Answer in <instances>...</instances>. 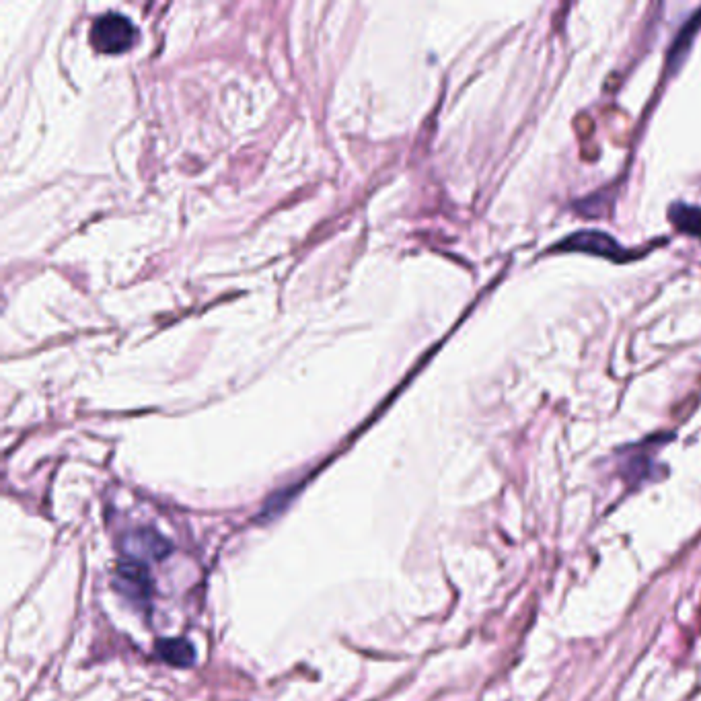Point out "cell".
Instances as JSON below:
<instances>
[{
    "label": "cell",
    "instance_id": "obj_1",
    "mask_svg": "<svg viewBox=\"0 0 701 701\" xmlns=\"http://www.w3.org/2000/svg\"><path fill=\"white\" fill-rule=\"evenodd\" d=\"M136 42V27L124 15L107 13L91 27V44L101 54H122Z\"/></svg>",
    "mask_w": 701,
    "mask_h": 701
},
{
    "label": "cell",
    "instance_id": "obj_2",
    "mask_svg": "<svg viewBox=\"0 0 701 701\" xmlns=\"http://www.w3.org/2000/svg\"><path fill=\"white\" fill-rule=\"evenodd\" d=\"M116 588L124 593L128 599L140 605H151V593H153V578L149 572V566L144 562L126 558L118 564L116 570Z\"/></svg>",
    "mask_w": 701,
    "mask_h": 701
},
{
    "label": "cell",
    "instance_id": "obj_3",
    "mask_svg": "<svg viewBox=\"0 0 701 701\" xmlns=\"http://www.w3.org/2000/svg\"><path fill=\"white\" fill-rule=\"evenodd\" d=\"M122 549L126 558L146 564L149 560H163L169 556L171 543L153 529H136L122 539Z\"/></svg>",
    "mask_w": 701,
    "mask_h": 701
},
{
    "label": "cell",
    "instance_id": "obj_4",
    "mask_svg": "<svg viewBox=\"0 0 701 701\" xmlns=\"http://www.w3.org/2000/svg\"><path fill=\"white\" fill-rule=\"evenodd\" d=\"M558 249L603 255V257H611V260H623V257H627V253L623 251V247L615 239H611L609 235L599 233V231L576 233V235L568 237L566 241H562L558 245Z\"/></svg>",
    "mask_w": 701,
    "mask_h": 701
},
{
    "label": "cell",
    "instance_id": "obj_5",
    "mask_svg": "<svg viewBox=\"0 0 701 701\" xmlns=\"http://www.w3.org/2000/svg\"><path fill=\"white\" fill-rule=\"evenodd\" d=\"M157 654L173 664V667H190L196 660V652L194 646L183 640V638H169V640H159L157 642Z\"/></svg>",
    "mask_w": 701,
    "mask_h": 701
},
{
    "label": "cell",
    "instance_id": "obj_6",
    "mask_svg": "<svg viewBox=\"0 0 701 701\" xmlns=\"http://www.w3.org/2000/svg\"><path fill=\"white\" fill-rule=\"evenodd\" d=\"M671 220L687 235L701 237V208L687 206V204H675L671 208Z\"/></svg>",
    "mask_w": 701,
    "mask_h": 701
}]
</instances>
